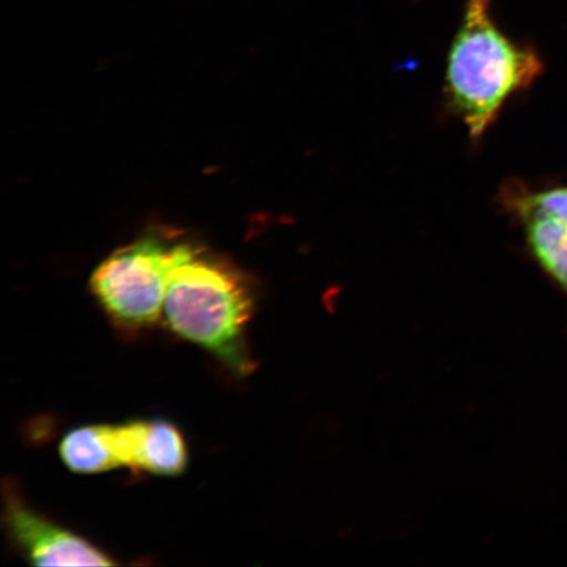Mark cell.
I'll return each instance as SVG.
<instances>
[{"label":"cell","mask_w":567,"mask_h":567,"mask_svg":"<svg viewBox=\"0 0 567 567\" xmlns=\"http://www.w3.org/2000/svg\"><path fill=\"white\" fill-rule=\"evenodd\" d=\"M255 305L254 286L243 271L195 247L174 268L163 318L174 334L203 347L233 373L247 375L255 368L246 343Z\"/></svg>","instance_id":"6da1fadb"},{"label":"cell","mask_w":567,"mask_h":567,"mask_svg":"<svg viewBox=\"0 0 567 567\" xmlns=\"http://www.w3.org/2000/svg\"><path fill=\"white\" fill-rule=\"evenodd\" d=\"M543 71L535 49L516 44L495 24L492 0H467L445 82L452 109L473 140L484 136L508 99L529 89Z\"/></svg>","instance_id":"7a4b0ae2"},{"label":"cell","mask_w":567,"mask_h":567,"mask_svg":"<svg viewBox=\"0 0 567 567\" xmlns=\"http://www.w3.org/2000/svg\"><path fill=\"white\" fill-rule=\"evenodd\" d=\"M194 248L153 236L141 238L118 248L96 267L90 280L91 292L120 330L151 329L163 317L174 268Z\"/></svg>","instance_id":"3957f363"},{"label":"cell","mask_w":567,"mask_h":567,"mask_svg":"<svg viewBox=\"0 0 567 567\" xmlns=\"http://www.w3.org/2000/svg\"><path fill=\"white\" fill-rule=\"evenodd\" d=\"M3 526L12 547L34 566L116 565L86 538L34 512L12 480L3 482Z\"/></svg>","instance_id":"277c9868"},{"label":"cell","mask_w":567,"mask_h":567,"mask_svg":"<svg viewBox=\"0 0 567 567\" xmlns=\"http://www.w3.org/2000/svg\"><path fill=\"white\" fill-rule=\"evenodd\" d=\"M513 212L524 225L527 245L537 265L567 297V225L537 210Z\"/></svg>","instance_id":"5b68a950"},{"label":"cell","mask_w":567,"mask_h":567,"mask_svg":"<svg viewBox=\"0 0 567 567\" xmlns=\"http://www.w3.org/2000/svg\"><path fill=\"white\" fill-rule=\"evenodd\" d=\"M60 456L74 473L96 474L117 470L111 424L83 425L69 431L60 444Z\"/></svg>","instance_id":"8992f818"},{"label":"cell","mask_w":567,"mask_h":567,"mask_svg":"<svg viewBox=\"0 0 567 567\" xmlns=\"http://www.w3.org/2000/svg\"><path fill=\"white\" fill-rule=\"evenodd\" d=\"M509 210L532 209L545 213L567 225V186L542 190L516 188L507 197Z\"/></svg>","instance_id":"52a82bcc"}]
</instances>
